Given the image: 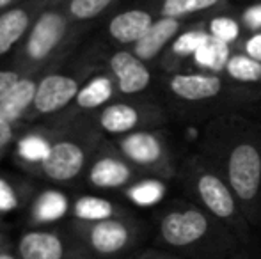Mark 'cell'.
<instances>
[{
	"mask_svg": "<svg viewBox=\"0 0 261 259\" xmlns=\"http://www.w3.org/2000/svg\"><path fill=\"white\" fill-rule=\"evenodd\" d=\"M0 229H2V225H0Z\"/></svg>",
	"mask_w": 261,
	"mask_h": 259,
	"instance_id": "cell-35",
	"label": "cell"
},
{
	"mask_svg": "<svg viewBox=\"0 0 261 259\" xmlns=\"http://www.w3.org/2000/svg\"><path fill=\"white\" fill-rule=\"evenodd\" d=\"M222 73L233 78L234 82L261 87V61L238 48L231 50Z\"/></svg>",
	"mask_w": 261,
	"mask_h": 259,
	"instance_id": "cell-22",
	"label": "cell"
},
{
	"mask_svg": "<svg viewBox=\"0 0 261 259\" xmlns=\"http://www.w3.org/2000/svg\"><path fill=\"white\" fill-rule=\"evenodd\" d=\"M76 23L68 16L64 0L46 7L34 21L14 53V64L25 71H46L54 61L71 45Z\"/></svg>",
	"mask_w": 261,
	"mask_h": 259,
	"instance_id": "cell-6",
	"label": "cell"
},
{
	"mask_svg": "<svg viewBox=\"0 0 261 259\" xmlns=\"http://www.w3.org/2000/svg\"><path fill=\"white\" fill-rule=\"evenodd\" d=\"M160 100L169 116L181 121H203L261 103V87L234 82L224 73L210 69L160 71Z\"/></svg>",
	"mask_w": 261,
	"mask_h": 259,
	"instance_id": "cell-2",
	"label": "cell"
},
{
	"mask_svg": "<svg viewBox=\"0 0 261 259\" xmlns=\"http://www.w3.org/2000/svg\"><path fill=\"white\" fill-rule=\"evenodd\" d=\"M18 2H21V0H0V11L7 9V7L14 6V4H18Z\"/></svg>",
	"mask_w": 261,
	"mask_h": 259,
	"instance_id": "cell-31",
	"label": "cell"
},
{
	"mask_svg": "<svg viewBox=\"0 0 261 259\" xmlns=\"http://www.w3.org/2000/svg\"><path fill=\"white\" fill-rule=\"evenodd\" d=\"M71 231L94 259H128L141 250L151 227L137 215H128L91 224L73 220Z\"/></svg>",
	"mask_w": 261,
	"mask_h": 259,
	"instance_id": "cell-7",
	"label": "cell"
},
{
	"mask_svg": "<svg viewBox=\"0 0 261 259\" xmlns=\"http://www.w3.org/2000/svg\"><path fill=\"white\" fill-rule=\"evenodd\" d=\"M169 112L162 100L149 96L116 98L89 119L103 135L121 137L137 130L164 128L169 121Z\"/></svg>",
	"mask_w": 261,
	"mask_h": 259,
	"instance_id": "cell-9",
	"label": "cell"
},
{
	"mask_svg": "<svg viewBox=\"0 0 261 259\" xmlns=\"http://www.w3.org/2000/svg\"><path fill=\"white\" fill-rule=\"evenodd\" d=\"M43 73L45 71H27L14 83V87L0 103V119L2 121L18 126L21 121L31 119L36 91H38V83Z\"/></svg>",
	"mask_w": 261,
	"mask_h": 259,
	"instance_id": "cell-18",
	"label": "cell"
},
{
	"mask_svg": "<svg viewBox=\"0 0 261 259\" xmlns=\"http://www.w3.org/2000/svg\"><path fill=\"white\" fill-rule=\"evenodd\" d=\"M153 243L185 259H229L244 243L190 199H171L155 213Z\"/></svg>",
	"mask_w": 261,
	"mask_h": 259,
	"instance_id": "cell-3",
	"label": "cell"
},
{
	"mask_svg": "<svg viewBox=\"0 0 261 259\" xmlns=\"http://www.w3.org/2000/svg\"><path fill=\"white\" fill-rule=\"evenodd\" d=\"M116 98H119L117 94V87L114 83L110 73L107 71H94L89 78L84 82V85L80 87L79 94H76L75 101L69 108L75 112V121H89L98 110L105 107V105L112 103ZM68 110V108H66ZM69 123V125H73Z\"/></svg>",
	"mask_w": 261,
	"mask_h": 259,
	"instance_id": "cell-16",
	"label": "cell"
},
{
	"mask_svg": "<svg viewBox=\"0 0 261 259\" xmlns=\"http://www.w3.org/2000/svg\"><path fill=\"white\" fill-rule=\"evenodd\" d=\"M176 181L192 203L222 222L244 247L249 245L254 227L244 215L237 195L226 180L199 151L181 156Z\"/></svg>",
	"mask_w": 261,
	"mask_h": 259,
	"instance_id": "cell-4",
	"label": "cell"
},
{
	"mask_svg": "<svg viewBox=\"0 0 261 259\" xmlns=\"http://www.w3.org/2000/svg\"><path fill=\"white\" fill-rule=\"evenodd\" d=\"M71 213L68 195L55 188H46L36 194L29 203V220L32 227H48Z\"/></svg>",
	"mask_w": 261,
	"mask_h": 259,
	"instance_id": "cell-20",
	"label": "cell"
},
{
	"mask_svg": "<svg viewBox=\"0 0 261 259\" xmlns=\"http://www.w3.org/2000/svg\"><path fill=\"white\" fill-rule=\"evenodd\" d=\"M25 187L27 185H21L0 174V217L13 213L27 203L29 199L25 194Z\"/></svg>",
	"mask_w": 261,
	"mask_h": 259,
	"instance_id": "cell-25",
	"label": "cell"
},
{
	"mask_svg": "<svg viewBox=\"0 0 261 259\" xmlns=\"http://www.w3.org/2000/svg\"><path fill=\"white\" fill-rule=\"evenodd\" d=\"M0 259H20V257H18L16 250H14L13 247H11V249L4 250V252L0 254Z\"/></svg>",
	"mask_w": 261,
	"mask_h": 259,
	"instance_id": "cell-30",
	"label": "cell"
},
{
	"mask_svg": "<svg viewBox=\"0 0 261 259\" xmlns=\"http://www.w3.org/2000/svg\"><path fill=\"white\" fill-rule=\"evenodd\" d=\"M156 11L158 18H174L187 23L203 21L208 14L226 9L231 0H146Z\"/></svg>",
	"mask_w": 261,
	"mask_h": 259,
	"instance_id": "cell-19",
	"label": "cell"
},
{
	"mask_svg": "<svg viewBox=\"0 0 261 259\" xmlns=\"http://www.w3.org/2000/svg\"><path fill=\"white\" fill-rule=\"evenodd\" d=\"M229 259H256V257H252L251 254H247V252H244V250H240V252H237L233 257H229Z\"/></svg>",
	"mask_w": 261,
	"mask_h": 259,
	"instance_id": "cell-32",
	"label": "cell"
},
{
	"mask_svg": "<svg viewBox=\"0 0 261 259\" xmlns=\"http://www.w3.org/2000/svg\"><path fill=\"white\" fill-rule=\"evenodd\" d=\"M190 23L174 18H156V21L151 25L148 32L132 46V52L148 63L153 68H158L164 59L165 52L171 48L174 39L189 27Z\"/></svg>",
	"mask_w": 261,
	"mask_h": 259,
	"instance_id": "cell-17",
	"label": "cell"
},
{
	"mask_svg": "<svg viewBox=\"0 0 261 259\" xmlns=\"http://www.w3.org/2000/svg\"><path fill=\"white\" fill-rule=\"evenodd\" d=\"M103 142L105 135L94 128L93 123L76 121L55 133L45 156L27 170L59 185L75 181L86 174L91 160Z\"/></svg>",
	"mask_w": 261,
	"mask_h": 259,
	"instance_id": "cell-5",
	"label": "cell"
},
{
	"mask_svg": "<svg viewBox=\"0 0 261 259\" xmlns=\"http://www.w3.org/2000/svg\"><path fill=\"white\" fill-rule=\"evenodd\" d=\"M20 259H94L75 233L62 227H31L14 245Z\"/></svg>",
	"mask_w": 261,
	"mask_h": 259,
	"instance_id": "cell-10",
	"label": "cell"
},
{
	"mask_svg": "<svg viewBox=\"0 0 261 259\" xmlns=\"http://www.w3.org/2000/svg\"><path fill=\"white\" fill-rule=\"evenodd\" d=\"M61 0H21L0 11V57H6L23 43L38 16Z\"/></svg>",
	"mask_w": 261,
	"mask_h": 259,
	"instance_id": "cell-14",
	"label": "cell"
},
{
	"mask_svg": "<svg viewBox=\"0 0 261 259\" xmlns=\"http://www.w3.org/2000/svg\"><path fill=\"white\" fill-rule=\"evenodd\" d=\"M158 14L153 6L142 0L137 6L124 7L110 16L107 21V36L119 48H132L156 21Z\"/></svg>",
	"mask_w": 261,
	"mask_h": 259,
	"instance_id": "cell-15",
	"label": "cell"
},
{
	"mask_svg": "<svg viewBox=\"0 0 261 259\" xmlns=\"http://www.w3.org/2000/svg\"><path fill=\"white\" fill-rule=\"evenodd\" d=\"M197 151L234 192L252 227L261 225V126L244 112L204 123Z\"/></svg>",
	"mask_w": 261,
	"mask_h": 259,
	"instance_id": "cell-1",
	"label": "cell"
},
{
	"mask_svg": "<svg viewBox=\"0 0 261 259\" xmlns=\"http://www.w3.org/2000/svg\"><path fill=\"white\" fill-rule=\"evenodd\" d=\"M121 0H64V9L73 23H89L105 16Z\"/></svg>",
	"mask_w": 261,
	"mask_h": 259,
	"instance_id": "cell-23",
	"label": "cell"
},
{
	"mask_svg": "<svg viewBox=\"0 0 261 259\" xmlns=\"http://www.w3.org/2000/svg\"><path fill=\"white\" fill-rule=\"evenodd\" d=\"M110 142L144 176L164 181L176 180L181 158H178V153L164 128L137 130L114 137Z\"/></svg>",
	"mask_w": 261,
	"mask_h": 259,
	"instance_id": "cell-8",
	"label": "cell"
},
{
	"mask_svg": "<svg viewBox=\"0 0 261 259\" xmlns=\"http://www.w3.org/2000/svg\"><path fill=\"white\" fill-rule=\"evenodd\" d=\"M25 73H27V71H25V69H21L20 66H16V64H14L13 68L0 69V103H2V100L7 96V93L13 89L14 83H16L18 80L25 75Z\"/></svg>",
	"mask_w": 261,
	"mask_h": 259,
	"instance_id": "cell-26",
	"label": "cell"
},
{
	"mask_svg": "<svg viewBox=\"0 0 261 259\" xmlns=\"http://www.w3.org/2000/svg\"><path fill=\"white\" fill-rule=\"evenodd\" d=\"M134 259H185L178 254H172L169 250L158 249V247H146V249H141L137 254L134 256Z\"/></svg>",
	"mask_w": 261,
	"mask_h": 259,
	"instance_id": "cell-27",
	"label": "cell"
},
{
	"mask_svg": "<svg viewBox=\"0 0 261 259\" xmlns=\"http://www.w3.org/2000/svg\"><path fill=\"white\" fill-rule=\"evenodd\" d=\"M93 73V69L87 68L76 75L64 71H45L38 83L31 119L62 114L66 108L73 105L80 87Z\"/></svg>",
	"mask_w": 261,
	"mask_h": 259,
	"instance_id": "cell-11",
	"label": "cell"
},
{
	"mask_svg": "<svg viewBox=\"0 0 261 259\" xmlns=\"http://www.w3.org/2000/svg\"><path fill=\"white\" fill-rule=\"evenodd\" d=\"M128 215H135L134 210L96 194L80 195L71 203V218L75 222H84V224L116 217H128Z\"/></svg>",
	"mask_w": 261,
	"mask_h": 259,
	"instance_id": "cell-21",
	"label": "cell"
},
{
	"mask_svg": "<svg viewBox=\"0 0 261 259\" xmlns=\"http://www.w3.org/2000/svg\"><path fill=\"white\" fill-rule=\"evenodd\" d=\"M16 130L18 126L9 125V123L0 119V155L16 140Z\"/></svg>",
	"mask_w": 261,
	"mask_h": 259,
	"instance_id": "cell-28",
	"label": "cell"
},
{
	"mask_svg": "<svg viewBox=\"0 0 261 259\" xmlns=\"http://www.w3.org/2000/svg\"><path fill=\"white\" fill-rule=\"evenodd\" d=\"M84 176L91 188L103 192H124L135 181L146 178L114 148L110 140H105L96 151Z\"/></svg>",
	"mask_w": 261,
	"mask_h": 259,
	"instance_id": "cell-12",
	"label": "cell"
},
{
	"mask_svg": "<svg viewBox=\"0 0 261 259\" xmlns=\"http://www.w3.org/2000/svg\"><path fill=\"white\" fill-rule=\"evenodd\" d=\"M249 2H259V0H249Z\"/></svg>",
	"mask_w": 261,
	"mask_h": 259,
	"instance_id": "cell-33",
	"label": "cell"
},
{
	"mask_svg": "<svg viewBox=\"0 0 261 259\" xmlns=\"http://www.w3.org/2000/svg\"><path fill=\"white\" fill-rule=\"evenodd\" d=\"M128 259H134V256H132V257H128Z\"/></svg>",
	"mask_w": 261,
	"mask_h": 259,
	"instance_id": "cell-34",
	"label": "cell"
},
{
	"mask_svg": "<svg viewBox=\"0 0 261 259\" xmlns=\"http://www.w3.org/2000/svg\"><path fill=\"white\" fill-rule=\"evenodd\" d=\"M7 249H11V243H9V240H7L4 229H0V254H2L4 250H7Z\"/></svg>",
	"mask_w": 261,
	"mask_h": 259,
	"instance_id": "cell-29",
	"label": "cell"
},
{
	"mask_svg": "<svg viewBox=\"0 0 261 259\" xmlns=\"http://www.w3.org/2000/svg\"><path fill=\"white\" fill-rule=\"evenodd\" d=\"M165 183L167 181L158 180V178H142V180L135 181L132 187H128L124 190L126 199H130L132 203L141 204V206H148V204L158 203L162 199L165 192Z\"/></svg>",
	"mask_w": 261,
	"mask_h": 259,
	"instance_id": "cell-24",
	"label": "cell"
},
{
	"mask_svg": "<svg viewBox=\"0 0 261 259\" xmlns=\"http://www.w3.org/2000/svg\"><path fill=\"white\" fill-rule=\"evenodd\" d=\"M107 71L116 83L119 98L144 96L155 80V68L139 59L130 48L114 50L107 57Z\"/></svg>",
	"mask_w": 261,
	"mask_h": 259,
	"instance_id": "cell-13",
	"label": "cell"
}]
</instances>
